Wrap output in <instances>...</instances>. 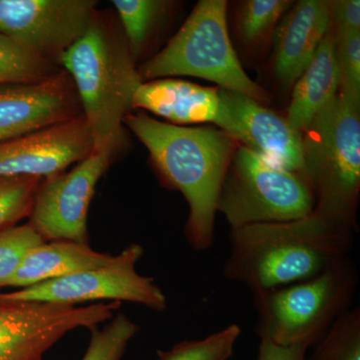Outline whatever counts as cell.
Here are the masks:
<instances>
[{"label": "cell", "mask_w": 360, "mask_h": 360, "mask_svg": "<svg viewBox=\"0 0 360 360\" xmlns=\"http://www.w3.org/2000/svg\"><path fill=\"white\" fill-rule=\"evenodd\" d=\"M123 123L148 148L163 182L186 198L189 215L184 233L189 245L194 250H210L236 139L221 129L179 127L142 111L127 113Z\"/></svg>", "instance_id": "1"}, {"label": "cell", "mask_w": 360, "mask_h": 360, "mask_svg": "<svg viewBox=\"0 0 360 360\" xmlns=\"http://www.w3.org/2000/svg\"><path fill=\"white\" fill-rule=\"evenodd\" d=\"M229 240L224 277L245 284L252 295L319 276L347 257L352 246V236L314 212L291 221L231 229Z\"/></svg>", "instance_id": "2"}, {"label": "cell", "mask_w": 360, "mask_h": 360, "mask_svg": "<svg viewBox=\"0 0 360 360\" xmlns=\"http://www.w3.org/2000/svg\"><path fill=\"white\" fill-rule=\"evenodd\" d=\"M77 89L94 151L115 155L123 141V120L142 84L122 28L94 13L86 32L60 59Z\"/></svg>", "instance_id": "3"}, {"label": "cell", "mask_w": 360, "mask_h": 360, "mask_svg": "<svg viewBox=\"0 0 360 360\" xmlns=\"http://www.w3.org/2000/svg\"><path fill=\"white\" fill-rule=\"evenodd\" d=\"M302 144L312 212L352 236L360 189L359 104L338 92L302 132Z\"/></svg>", "instance_id": "4"}, {"label": "cell", "mask_w": 360, "mask_h": 360, "mask_svg": "<svg viewBox=\"0 0 360 360\" xmlns=\"http://www.w3.org/2000/svg\"><path fill=\"white\" fill-rule=\"evenodd\" d=\"M357 284L356 267L347 257L312 278L253 293L259 340L314 347L350 309Z\"/></svg>", "instance_id": "5"}, {"label": "cell", "mask_w": 360, "mask_h": 360, "mask_svg": "<svg viewBox=\"0 0 360 360\" xmlns=\"http://www.w3.org/2000/svg\"><path fill=\"white\" fill-rule=\"evenodd\" d=\"M227 2L201 0L165 49L139 70L143 80L194 77L219 84L262 103L267 94L246 75L229 39Z\"/></svg>", "instance_id": "6"}, {"label": "cell", "mask_w": 360, "mask_h": 360, "mask_svg": "<svg viewBox=\"0 0 360 360\" xmlns=\"http://www.w3.org/2000/svg\"><path fill=\"white\" fill-rule=\"evenodd\" d=\"M314 193L304 176L243 146L232 156L217 212L236 229L302 219L314 212Z\"/></svg>", "instance_id": "7"}, {"label": "cell", "mask_w": 360, "mask_h": 360, "mask_svg": "<svg viewBox=\"0 0 360 360\" xmlns=\"http://www.w3.org/2000/svg\"><path fill=\"white\" fill-rule=\"evenodd\" d=\"M141 245H130L115 264L85 270L30 288L0 293L4 302H39L77 305L84 302H127L165 311L167 300L153 277L135 269L143 255Z\"/></svg>", "instance_id": "8"}, {"label": "cell", "mask_w": 360, "mask_h": 360, "mask_svg": "<svg viewBox=\"0 0 360 360\" xmlns=\"http://www.w3.org/2000/svg\"><path fill=\"white\" fill-rule=\"evenodd\" d=\"M120 307L118 302L78 307L0 300V360H44L47 350L68 333L94 330Z\"/></svg>", "instance_id": "9"}, {"label": "cell", "mask_w": 360, "mask_h": 360, "mask_svg": "<svg viewBox=\"0 0 360 360\" xmlns=\"http://www.w3.org/2000/svg\"><path fill=\"white\" fill-rule=\"evenodd\" d=\"M96 6V0H0V34L58 65L86 32Z\"/></svg>", "instance_id": "10"}, {"label": "cell", "mask_w": 360, "mask_h": 360, "mask_svg": "<svg viewBox=\"0 0 360 360\" xmlns=\"http://www.w3.org/2000/svg\"><path fill=\"white\" fill-rule=\"evenodd\" d=\"M113 155L92 151L68 172L42 180L28 224L45 241L89 243L87 215L97 184Z\"/></svg>", "instance_id": "11"}, {"label": "cell", "mask_w": 360, "mask_h": 360, "mask_svg": "<svg viewBox=\"0 0 360 360\" xmlns=\"http://www.w3.org/2000/svg\"><path fill=\"white\" fill-rule=\"evenodd\" d=\"M84 115L22 136L0 142V177L51 179L94 151Z\"/></svg>", "instance_id": "12"}, {"label": "cell", "mask_w": 360, "mask_h": 360, "mask_svg": "<svg viewBox=\"0 0 360 360\" xmlns=\"http://www.w3.org/2000/svg\"><path fill=\"white\" fill-rule=\"evenodd\" d=\"M82 115L77 89L65 70L39 82L0 84V142Z\"/></svg>", "instance_id": "13"}, {"label": "cell", "mask_w": 360, "mask_h": 360, "mask_svg": "<svg viewBox=\"0 0 360 360\" xmlns=\"http://www.w3.org/2000/svg\"><path fill=\"white\" fill-rule=\"evenodd\" d=\"M132 108L150 111L179 127L213 123L236 141L243 142V131L220 96L219 89L215 87L174 78L142 82L135 92Z\"/></svg>", "instance_id": "14"}, {"label": "cell", "mask_w": 360, "mask_h": 360, "mask_svg": "<svg viewBox=\"0 0 360 360\" xmlns=\"http://www.w3.org/2000/svg\"><path fill=\"white\" fill-rule=\"evenodd\" d=\"M219 92L243 131L245 146L270 162L304 176L302 134L255 99L231 90L219 89Z\"/></svg>", "instance_id": "15"}, {"label": "cell", "mask_w": 360, "mask_h": 360, "mask_svg": "<svg viewBox=\"0 0 360 360\" xmlns=\"http://www.w3.org/2000/svg\"><path fill=\"white\" fill-rule=\"evenodd\" d=\"M330 27L328 1L302 0L288 11L274 37V70L284 85L295 84Z\"/></svg>", "instance_id": "16"}, {"label": "cell", "mask_w": 360, "mask_h": 360, "mask_svg": "<svg viewBox=\"0 0 360 360\" xmlns=\"http://www.w3.org/2000/svg\"><path fill=\"white\" fill-rule=\"evenodd\" d=\"M118 259L120 255L98 252L92 250L89 243L45 241L26 253L13 276L0 288L23 290L77 272L108 266Z\"/></svg>", "instance_id": "17"}, {"label": "cell", "mask_w": 360, "mask_h": 360, "mask_svg": "<svg viewBox=\"0 0 360 360\" xmlns=\"http://www.w3.org/2000/svg\"><path fill=\"white\" fill-rule=\"evenodd\" d=\"M340 90V77L335 58L333 26L322 39L314 58L293 87L286 120L300 134L328 105Z\"/></svg>", "instance_id": "18"}, {"label": "cell", "mask_w": 360, "mask_h": 360, "mask_svg": "<svg viewBox=\"0 0 360 360\" xmlns=\"http://www.w3.org/2000/svg\"><path fill=\"white\" fill-rule=\"evenodd\" d=\"M122 30L135 60L142 53L169 2L160 0H113Z\"/></svg>", "instance_id": "19"}, {"label": "cell", "mask_w": 360, "mask_h": 360, "mask_svg": "<svg viewBox=\"0 0 360 360\" xmlns=\"http://www.w3.org/2000/svg\"><path fill=\"white\" fill-rule=\"evenodd\" d=\"M59 70L58 65L0 34V84L39 82Z\"/></svg>", "instance_id": "20"}, {"label": "cell", "mask_w": 360, "mask_h": 360, "mask_svg": "<svg viewBox=\"0 0 360 360\" xmlns=\"http://www.w3.org/2000/svg\"><path fill=\"white\" fill-rule=\"evenodd\" d=\"M310 360H360V309H350L314 345Z\"/></svg>", "instance_id": "21"}, {"label": "cell", "mask_w": 360, "mask_h": 360, "mask_svg": "<svg viewBox=\"0 0 360 360\" xmlns=\"http://www.w3.org/2000/svg\"><path fill=\"white\" fill-rule=\"evenodd\" d=\"M240 335L238 324H231L202 340L182 341L169 350H158V360H229Z\"/></svg>", "instance_id": "22"}, {"label": "cell", "mask_w": 360, "mask_h": 360, "mask_svg": "<svg viewBox=\"0 0 360 360\" xmlns=\"http://www.w3.org/2000/svg\"><path fill=\"white\" fill-rule=\"evenodd\" d=\"M139 329V324L127 315L116 314L103 328L91 330L89 345L82 360H122Z\"/></svg>", "instance_id": "23"}, {"label": "cell", "mask_w": 360, "mask_h": 360, "mask_svg": "<svg viewBox=\"0 0 360 360\" xmlns=\"http://www.w3.org/2000/svg\"><path fill=\"white\" fill-rule=\"evenodd\" d=\"M42 180L33 176L0 177V231L28 219Z\"/></svg>", "instance_id": "24"}, {"label": "cell", "mask_w": 360, "mask_h": 360, "mask_svg": "<svg viewBox=\"0 0 360 360\" xmlns=\"http://www.w3.org/2000/svg\"><path fill=\"white\" fill-rule=\"evenodd\" d=\"M292 2L288 0H248L243 2L238 14V30L248 42L264 39L290 11Z\"/></svg>", "instance_id": "25"}, {"label": "cell", "mask_w": 360, "mask_h": 360, "mask_svg": "<svg viewBox=\"0 0 360 360\" xmlns=\"http://www.w3.org/2000/svg\"><path fill=\"white\" fill-rule=\"evenodd\" d=\"M335 58L340 77L338 92L360 103V32L335 33Z\"/></svg>", "instance_id": "26"}, {"label": "cell", "mask_w": 360, "mask_h": 360, "mask_svg": "<svg viewBox=\"0 0 360 360\" xmlns=\"http://www.w3.org/2000/svg\"><path fill=\"white\" fill-rule=\"evenodd\" d=\"M44 243L28 224L0 231V286L13 276L26 253Z\"/></svg>", "instance_id": "27"}, {"label": "cell", "mask_w": 360, "mask_h": 360, "mask_svg": "<svg viewBox=\"0 0 360 360\" xmlns=\"http://www.w3.org/2000/svg\"><path fill=\"white\" fill-rule=\"evenodd\" d=\"M333 32H360L359 0H338L328 2Z\"/></svg>", "instance_id": "28"}, {"label": "cell", "mask_w": 360, "mask_h": 360, "mask_svg": "<svg viewBox=\"0 0 360 360\" xmlns=\"http://www.w3.org/2000/svg\"><path fill=\"white\" fill-rule=\"evenodd\" d=\"M307 345L281 347L266 340H260L257 360H307Z\"/></svg>", "instance_id": "29"}]
</instances>
